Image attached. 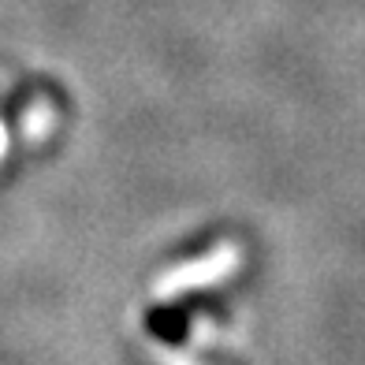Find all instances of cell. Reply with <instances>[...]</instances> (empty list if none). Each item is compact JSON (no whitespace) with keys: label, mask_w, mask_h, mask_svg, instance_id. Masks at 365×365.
I'll list each match as a JSON object with an SVG mask.
<instances>
[{"label":"cell","mask_w":365,"mask_h":365,"mask_svg":"<svg viewBox=\"0 0 365 365\" xmlns=\"http://www.w3.org/2000/svg\"><path fill=\"white\" fill-rule=\"evenodd\" d=\"M145 331L153 339H160V343H182L187 339V331H190V313L182 309V306H153L145 313Z\"/></svg>","instance_id":"1"}]
</instances>
